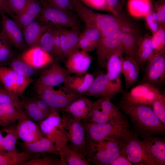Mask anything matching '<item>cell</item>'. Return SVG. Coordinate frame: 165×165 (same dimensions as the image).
<instances>
[{"label": "cell", "mask_w": 165, "mask_h": 165, "mask_svg": "<svg viewBox=\"0 0 165 165\" xmlns=\"http://www.w3.org/2000/svg\"><path fill=\"white\" fill-rule=\"evenodd\" d=\"M128 7L130 12L137 16H145L152 11L150 0H129Z\"/></svg>", "instance_id": "38"}, {"label": "cell", "mask_w": 165, "mask_h": 165, "mask_svg": "<svg viewBox=\"0 0 165 165\" xmlns=\"http://www.w3.org/2000/svg\"><path fill=\"white\" fill-rule=\"evenodd\" d=\"M154 54L152 36L145 35L141 37L138 49L135 60L139 65L143 66Z\"/></svg>", "instance_id": "32"}, {"label": "cell", "mask_w": 165, "mask_h": 165, "mask_svg": "<svg viewBox=\"0 0 165 165\" xmlns=\"http://www.w3.org/2000/svg\"><path fill=\"white\" fill-rule=\"evenodd\" d=\"M109 12L113 15L119 14L124 5L126 0H106Z\"/></svg>", "instance_id": "53"}, {"label": "cell", "mask_w": 165, "mask_h": 165, "mask_svg": "<svg viewBox=\"0 0 165 165\" xmlns=\"http://www.w3.org/2000/svg\"><path fill=\"white\" fill-rule=\"evenodd\" d=\"M1 128H0V129H1Z\"/></svg>", "instance_id": "59"}, {"label": "cell", "mask_w": 165, "mask_h": 165, "mask_svg": "<svg viewBox=\"0 0 165 165\" xmlns=\"http://www.w3.org/2000/svg\"><path fill=\"white\" fill-rule=\"evenodd\" d=\"M121 149L118 144L109 140L86 141L85 155L90 164L109 165L119 155Z\"/></svg>", "instance_id": "3"}, {"label": "cell", "mask_w": 165, "mask_h": 165, "mask_svg": "<svg viewBox=\"0 0 165 165\" xmlns=\"http://www.w3.org/2000/svg\"><path fill=\"white\" fill-rule=\"evenodd\" d=\"M2 147L4 152L11 151L16 148V145L19 138L17 134L15 126L11 125L4 128Z\"/></svg>", "instance_id": "39"}, {"label": "cell", "mask_w": 165, "mask_h": 165, "mask_svg": "<svg viewBox=\"0 0 165 165\" xmlns=\"http://www.w3.org/2000/svg\"><path fill=\"white\" fill-rule=\"evenodd\" d=\"M118 17V15L101 14L96 12L94 18L95 24L100 31L105 25L116 20Z\"/></svg>", "instance_id": "48"}, {"label": "cell", "mask_w": 165, "mask_h": 165, "mask_svg": "<svg viewBox=\"0 0 165 165\" xmlns=\"http://www.w3.org/2000/svg\"><path fill=\"white\" fill-rule=\"evenodd\" d=\"M121 73L124 76L126 87L128 88L138 81L139 65L136 60L126 55L123 58Z\"/></svg>", "instance_id": "31"}, {"label": "cell", "mask_w": 165, "mask_h": 165, "mask_svg": "<svg viewBox=\"0 0 165 165\" xmlns=\"http://www.w3.org/2000/svg\"><path fill=\"white\" fill-rule=\"evenodd\" d=\"M161 93L155 86L147 82H142L132 88L123 95L119 105L132 106L150 105Z\"/></svg>", "instance_id": "6"}, {"label": "cell", "mask_w": 165, "mask_h": 165, "mask_svg": "<svg viewBox=\"0 0 165 165\" xmlns=\"http://www.w3.org/2000/svg\"><path fill=\"white\" fill-rule=\"evenodd\" d=\"M122 34V31L119 30L108 36L100 38L96 49L97 62L101 67H105L108 57L123 46Z\"/></svg>", "instance_id": "14"}, {"label": "cell", "mask_w": 165, "mask_h": 165, "mask_svg": "<svg viewBox=\"0 0 165 165\" xmlns=\"http://www.w3.org/2000/svg\"><path fill=\"white\" fill-rule=\"evenodd\" d=\"M133 165V164L126 156L120 154L109 164V165Z\"/></svg>", "instance_id": "56"}, {"label": "cell", "mask_w": 165, "mask_h": 165, "mask_svg": "<svg viewBox=\"0 0 165 165\" xmlns=\"http://www.w3.org/2000/svg\"><path fill=\"white\" fill-rule=\"evenodd\" d=\"M20 102L24 112L31 120L38 124L46 117L38 107L34 98H22Z\"/></svg>", "instance_id": "34"}, {"label": "cell", "mask_w": 165, "mask_h": 165, "mask_svg": "<svg viewBox=\"0 0 165 165\" xmlns=\"http://www.w3.org/2000/svg\"><path fill=\"white\" fill-rule=\"evenodd\" d=\"M63 89V90H55L52 87L35 85L38 97L44 101L53 109L58 112L64 111L72 101L82 96Z\"/></svg>", "instance_id": "7"}, {"label": "cell", "mask_w": 165, "mask_h": 165, "mask_svg": "<svg viewBox=\"0 0 165 165\" xmlns=\"http://www.w3.org/2000/svg\"><path fill=\"white\" fill-rule=\"evenodd\" d=\"M34 99L39 109L46 117L54 110L44 101L39 97L34 98Z\"/></svg>", "instance_id": "55"}, {"label": "cell", "mask_w": 165, "mask_h": 165, "mask_svg": "<svg viewBox=\"0 0 165 165\" xmlns=\"http://www.w3.org/2000/svg\"><path fill=\"white\" fill-rule=\"evenodd\" d=\"M52 24L35 20L23 30L24 40L28 48L38 46L41 37Z\"/></svg>", "instance_id": "25"}, {"label": "cell", "mask_w": 165, "mask_h": 165, "mask_svg": "<svg viewBox=\"0 0 165 165\" xmlns=\"http://www.w3.org/2000/svg\"><path fill=\"white\" fill-rule=\"evenodd\" d=\"M139 31L123 32L122 43L126 56L135 60L139 42L141 38Z\"/></svg>", "instance_id": "33"}, {"label": "cell", "mask_w": 165, "mask_h": 165, "mask_svg": "<svg viewBox=\"0 0 165 165\" xmlns=\"http://www.w3.org/2000/svg\"><path fill=\"white\" fill-rule=\"evenodd\" d=\"M87 7L99 10L109 11L106 0H79Z\"/></svg>", "instance_id": "50"}, {"label": "cell", "mask_w": 165, "mask_h": 165, "mask_svg": "<svg viewBox=\"0 0 165 165\" xmlns=\"http://www.w3.org/2000/svg\"><path fill=\"white\" fill-rule=\"evenodd\" d=\"M122 92L121 83L111 81L106 74H102L94 78L91 86L83 95L111 99Z\"/></svg>", "instance_id": "11"}, {"label": "cell", "mask_w": 165, "mask_h": 165, "mask_svg": "<svg viewBox=\"0 0 165 165\" xmlns=\"http://www.w3.org/2000/svg\"><path fill=\"white\" fill-rule=\"evenodd\" d=\"M155 135L146 134L140 137L148 149L156 165L165 164V139Z\"/></svg>", "instance_id": "20"}, {"label": "cell", "mask_w": 165, "mask_h": 165, "mask_svg": "<svg viewBox=\"0 0 165 165\" xmlns=\"http://www.w3.org/2000/svg\"><path fill=\"white\" fill-rule=\"evenodd\" d=\"M33 81V79L31 77L24 76L16 73L14 85L15 94L18 97H22L27 87Z\"/></svg>", "instance_id": "43"}, {"label": "cell", "mask_w": 165, "mask_h": 165, "mask_svg": "<svg viewBox=\"0 0 165 165\" xmlns=\"http://www.w3.org/2000/svg\"><path fill=\"white\" fill-rule=\"evenodd\" d=\"M42 71L35 85L53 87L63 84L71 75L66 68L54 60Z\"/></svg>", "instance_id": "13"}, {"label": "cell", "mask_w": 165, "mask_h": 165, "mask_svg": "<svg viewBox=\"0 0 165 165\" xmlns=\"http://www.w3.org/2000/svg\"><path fill=\"white\" fill-rule=\"evenodd\" d=\"M16 94L8 92L2 85H0V104L11 102L21 105L20 100Z\"/></svg>", "instance_id": "49"}, {"label": "cell", "mask_w": 165, "mask_h": 165, "mask_svg": "<svg viewBox=\"0 0 165 165\" xmlns=\"http://www.w3.org/2000/svg\"><path fill=\"white\" fill-rule=\"evenodd\" d=\"M94 79L93 75L87 72L71 75L63 83V88L68 92L82 95L88 91Z\"/></svg>", "instance_id": "21"}, {"label": "cell", "mask_w": 165, "mask_h": 165, "mask_svg": "<svg viewBox=\"0 0 165 165\" xmlns=\"http://www.w3.org/2000/svg\"><path fill=\"white\" fill-rule=\"evenodd\" d=\"M93 59L88 52L79 50L72 54L66 60V68L71 74L86 73L90 66Z\"/></svg>", "instance_id": "19"}, {"label": "cell", "mask_w": 165, "mask_h": 165, "mask_svg": "<svg viewBox=\"0 0 165 165\" xmlns=\"http://www.w3.org/2000/svg\"><path fill=\"white\" fill-rule=\"evenodd\" d=\"M61 112V124L68 141L85 156L86 139L83 124L81 120L68 113Z\"/></svg>", "instance_id": "8"}, {"label": "cell", "mask_w": 165, "mask_h": 165, "mask_svg": "<svg viewBox=\"0 0 165 165\" xmlns=\"http://www.w3.org/2000/svg\"><path fill=\"white\" fill-rule=\"evenodd\" d=\"M91 116L87 121L96 123H110L123 125L129 123L119 108L107 98H99L93 102Z\"/></svg>", "instance_id": "4"}, {"label": "cell", "mask_w": 165, "mask_h": 165, "mask_svg": "<svg viewBox=\"0 0 165 165\" xmlns=\"http://www.w3.org/2000/svg\"><path fill=\"white\" fill-rule=\"evenodd\" d=\"M3 13L11 17L7 6V0H0V13Z\"/></svg>", "instance_id": "57"}, {"label": "cell", "mask_w": 165, "mask_h": 165, "mask_svg": "<svg viewBox=\"0 0 165 165\" xmlns=\"http://www.w3.org/2000/svg\"><path fill=\"white\" fill-rule=\"evenodd\" d=\"M16 74V73L9 67L0 66V82L6 90L14 94Z\"/></svg>", "instance_id": "36"}, {"label": "cell", "mask_w": 165, "mask_h": 165, "mask_svg": "<svg viewBox=\"0 0 165 165\" xmlns=\"http://www.w3.org/2000/svg\"><path fill=\"white\" fill-rule=\"evenodd\" d=\"M7 64L16 73L24 76L31 77L35 73V69L20 57L12 58Z\"/></svg>", "instance_id": "35"}, {"label": "cell", "mask_w": 165, "mask_h": 165, "mask_svg": "<svg viewBox=\"0 0 165 165\" xmlns=\"http://www.w3.org/2000/svg\"><path fill=\"white\" fill-rule=\"evenodd\" d=\"M25 151L20 152L16 148L13 150L0 153V165H22L25 162L40 156Z\"/></svg>", "instance_id": "30"}, {"label": "cell", "mask_w": 165, "mask_h": 165, "mask_svg": "<svg viewBox=\"0 0 165 165\" xmlns=\"http://www.w3.org/2000/svg\"><path fill=\"white\" fill-rule=\"evenodd\" d=\"M17 122L15 126L16 132L23 143H31L46 136L38 124L28 118H22Z\"/></svg>", "instance_id": "17"}, {"label": "cell", "mask_w": 165, "mask_h": 165, "mask_svg": "<svg viewBox=\"0 0 165 165\" xmlns=\"http://www.w3.org/2000/svg\"><path fill=\"white\" fill-rule=\"evenodd\" d=\"M61 28L54 26L53 36V43L54 51L56 55V60L58 61H64V59L61 50L60 33Z\"/></svg>", "instance_id": "47"}, {"label": "cell", "mask_w": 165, "mask_h": 165, "mask_svg": "<svg viewBox=\"0 0 165 165\" xmlns=\"http://www.w3.org/2000/svg\"><path fill=\"white\" fill-rule=\"evenodd\" d=\"M78 45L80 49L87 52L93 51L96 48V46L86 36L83 31L79 35Z\"/></svg>", "instance_id": "52"}, {"label": "cell", "mask_w": 165, "mask_h": 165, "mask_svg": "<svg viewBox=\"0 0 165 165\" xmlns=\"http://www.w3.org/2000/svg\"><path fill=\"white\" fill-rule=\"evenodd\" d=\"M145 17L147 26L152 34H154L158 30L160 27L155 12L152 11L147 13Z\"/></svg>", "instance_id": "51"}, {"label": "cell", "mask_w": 165, "mask_h": 165, "mask_svg": "<svg viewBox=\"0 0 165 165\" xmlns=\"http://www.w3.org/2000/svg\"><path fill=\"white\" fill-rule=\"evenodd\" d=\"M60 165H89L90 163L79 151L68 144L58 151Z\"/></svg>", "instance_id": "28"}, {"label": "cell", "mask_w": 165, "mask_h": 165, "mask_svg": "<svg viewBox=\"0 0 165 165\" xmlns=\"http://www.w3.org/2000/svg\"><path fill=\"white\" fill-rule=\"evenodd\" d=\"M120 154L126 156L136 165H156L148 149L134 134L124 145Z\"/></svg>", "instance_id": "9"}, {"label": "cell", "mask_w": 165, "mask_h": 165, "mask_svg": "<svg viewBox=\"0 0 165 165\" xmlns=\"http://www.w3.org/2000/svg\"><path fill=\"white\" fill-rule=\"evenodd\" d=\"M73 10L85 24L83 32L96 47L100 37V31L86 10V6L79 0H70Z\"/></svg>", "instance_id": "15"}, {"label": "cell", "mask_w": 165, "mask_h": 165, "mask_svg": "<svg viewBox=\"0 0 165 165\" xmlns=\"http://www.w3.org/2000/svg\"><path fill=\"white\" fill-rule=\"evenodd\" d=\"M146 64L142 82L161 85L165 79V50L154 55Z\"/></svg>", "instance_id": "12"}, {"label": "cell", "mask_w": 165, "mask_h": 165, "mask_svg": "<svg viewBox=\"0 0 165 165\" xmlns=\"http://www.w3.org/2000/svg\"><path fill=\"white\" fill-rule=\"evenodd\" d=\"M43 7L46 6L66 10L73 11L70 0H37Z\"/></svg>", "instance_id": "46"}, {"label": "cell", "mask_w": 165, "mask_h": 165, "mask_svg": "<svg viewBox=\"0 0 165 165\" xmlns=\"http://www.w3.org/2000/svg\"><path fill=\"white\" fill-rule=\"evenodd\" d=\"M9 40L2 30L0 31V51L5 43Z\"/></svg>", "instance_id": "58"}, {"label": "cell", "mask_w": 165, "mask_h": 165, "mask_svg": "<svg viewBox=\"0 0 165 165\" xmlns=\"http://www.w3.org/2000/svg\"><path fill=\"white\" fill-rule=\"evenodd\" d=\"M38 124L45 136L54 143L58 151L68 144V140L61 124L59 112L53 110Z\"/></svg>", "instance_id": "10"}, {"label": "cell", "mask_w": 165, "mask_h": 165, "mask_svg": "<svg viewBox=\"0 0 165 165\" xmlns=\"http://www.w3.org/2000/svg\"><path fill=\"white\" fill-rule=\"evenodd\" d=\"M156 11L155 12L160 25L165 24V3L164 0L159 2L156 5Z\"/></svg>", "instance_id": "54"}, {"label": "cell", "mask_w": 165, "mask_h": 165, "mask_svg": "<svg viewBox=\"0 0 165 165\" xmlns=\"http://www.w3.org/2000/svg\"><path fill=\"white\" fill-rule=\"evenodd\" d=\"M83 124L86 141H98L109 140L116 143L121 149L134 134L130 129L129 124L88 121H85Z\"/></svg>", "instance_id": "2"}, {"label": "cell", "mask_w": 165, "mask_h": 165, "mask_svg": "<svg viewBox=\"0 0 165 165\" xmlns=\"http://www.w3.org/2000/svg\"><path fill=\"white\" fill-rule=\"evenodd\" d=\"M20 57L35 69L47 66L54 60L50 54L38 46L25 50Z\"/></svg>", "instance_id": "18"}, {"label": "cell", "mask_w": 165, "mask_h": 165, "mask_svg": "<svg viewBox=\"0 0 165 165\" xmlns=\"http://www.w3.org/2000/svg\"><path fill=\"white\" fill-rule=\"evenodd\" d=\"M152 39L154 49V55L165 50V24L160 25L158 30L152 36Z\"/></svg>", "instance_id": "40"}, {"label": "cell", "mask_w": 165, "mask_h": 165, "mask_svg": "<svg viewBox=\"0 0 165 165\" xmlns=\"http://www.w3.org/2000/svg\"><path fill=\"white\" fill-rule=\"evenodd\" d=\"M127 19L118 15L117 19L105 25L100 31V38L108 36L121 29Z\"/></svg>", "instance_id": "41"}, {"label": "cell", "mask_w": 165, "mask_h": 165, "mask_svg": "<svg viewBox=\"0 0 165 165\" xmlns=\"http://www.w3.org/2000/svg\"><path fill=\"white\" fill-rule=\"evenodd\" d=\"M132 123L134 133L141 136L146 134L164 135V125L154 112L151 105H138L119 107Z\"/></svg>", "instance_id": "1"}, {"label": "cell", "mask_w": 165, "mask_h": 165, "mask_svg": "<svg viewBox=\"0 0 165 165\" xmlns=\"http://www.w3.org/2000/svg\"><path fill=\"white\" fill-rule=\"evenodd\" d=\"M151 107L155 114L165 125V94L161 93L152 103Z\"/></svg>", "instance_id": "42"}, {"label": "cell", "mask_w": 165, "mask_h": 165, "mask_svg": "<svg viewBox=\"0 0 165 165\" xmlns=\"http://www.w3.org/2000/svg\"><path fill=\"white\" fill-rule=\"evenodd\" d=\"M54 28V25H51L41 37L38 46L41 47L56 60V55L53 43Z\"/></svg>", "instance_id": "37"}, {"label": "cell", "mask_w": 165, "mask_h": 165, "mask_svg": "<svg viewBox=\"0 0 165 165\" xmlns=\"http://www.w3.org/2000/svg\"><path fill=\"white\" fill-rule=\"evenodd\" d=\"M25 118L28 117L21 105L11 102L0 104V128L6 127Z\"/></svg>", "instance_id": "23"}, {"label": "cell", "mask_w": 165, "mask_h": 165, "mask_svg": "<svg viewBox=\"0 0 165 165\" xmlns=\"http://www.w3.org/2000/svg\"><path fill=\"white\" fill-rule=\"evenodd\" d=\"M22 146L25 151L34 154L48 153L59 156L57 147L50 139L45 136L31 143H23Z\"/></svg>", "instance_id": "29"}, {"label": "cell", "mask_w": 165, "mask_h": 165, "mask_svg": "<svg viewBox=\"0 0 165 165\" xmlns=\"http://www.w3.org/2000/svg\"><path fill=\"white\" fill-rule=\"evenodd\" d=\"M124 53L123 46L108 57L106 61V75L111 81L117 83H121L120 75Z\"/></svg>", "instance_id": "27"}, {"label": "cell", "mask_w": 165, "mask_h": 165, "mask_svg": "<svg viewBox=\"0 0 165 165\" xmlns=\"http://www.w3.org/2000/svg\"><path fill=\"white\" fill-rule=\"evenodd\" d=\"M93 106V102L82 96L72 101L64 112L81 120L87 121L91 116Z\"/></svg>", "instance_id": "24"}, {"label": "cell", "mask_w": 165, "mask_h": 165, "mask_svg": "<svg viewBox=\"0 0 165 165\" xmlns=\"http://www.w3.org/2000/svg\"><path fill=\"white\" fill-rule=\"evenodd\" d=\"M36 20L62 28L81 30L82 27L81 19L74 11L62 10L48 6L43 7L41 14Z\"/></svg>", "instance_id": "5"}, {"label": "cell", "mask_w": 165, "mask_h": 165, "mask_svg": "<svg viewBox=\"0 0 165 165\" xmlns=\"http://www.w3.org/2000/svg\"><path fill=\"white\" fill-rule=\"evenodd\" d=\"M30 0H7V6L14 19L24 9Z\"/></svg>", "instance_id": "45"}, {"label": "cell", "mask_w": 165, "mask_h": 165, "mask_svg": "<svg viewBox=\"0 0 165 165\" xmlns=\"http://www.w3.org/2000/svg\"><path fill=\"white\" fill-rule=\"evenodd\" d=\"M80 30L72 28L70 30L61 28L60 39L63 55L66 60L72 54L79 50L78 39Z\"/></svg>", "instance_id": "22"}, {"label": "cell", "mask_w": 165, "mask_h": 165, "mask_svg": "<svg viewBox=\"0 0 165 165\" xmlns=\"http://www.w3.org/2000/svg\"><path fill=\"white\" fill-rule=\"evenodd\" d=\"M22 165H60V164L59 159L46 155L29 160Z\"/></svg>", "instance_id": "44"}, {"label": "cell", "mask_w": 165, "mask_h": 165, "mask_svg": "<svg viewBox=\"0 0 165 165\" xmlns=\"http://www.w3.org/2000/svg\"><path fill=\"white\" fill-rule=\"evenodd\" d=\"M43 9V7L37 0H30L23 10L13 20L23 31L40 16Z\"/></svg>", "instance_id": "26"}, {"label": "cell", "mask_w": 165, "mask_h": 165, "mask_svg": "<svg viewBox=\"0 0 165 165\" xmlns=\"http://www.w3.org/2000/svg\"><path fill=\"white\" fill-rule=\"evenodd\" d=\"M2 20V31L12 45L20 50L26 47L24 40L23 31L17 23L6 14L0 13Z\"/></svg>", "instance_id": "16"}]
</instances>
